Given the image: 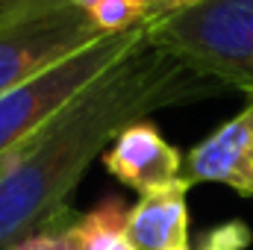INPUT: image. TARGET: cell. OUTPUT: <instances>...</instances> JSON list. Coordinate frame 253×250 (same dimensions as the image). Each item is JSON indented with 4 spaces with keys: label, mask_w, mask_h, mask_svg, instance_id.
<instances>
[{
    "label": "cell",
    "mask_w": 253,
    "mask_h": 250,
    "mask_svg": "<svg viewBox=\"0 0 253 250\" xmlns=\"http://www.w3.org/2000/svg\"><path fill=\"white\" fill-rule=\"evenodd\" d=\"M227 91L144 36L50 115L0 168V250L68 221L71 194L124 126Z\"/></svg>",
    "instance_id": "obj_1"
},
{
    "label": "cell",
    "mask_w": 253,
    "mask_h": 250,
    "mask_svg": "<svg viewBox=\"0 0 253 250\" xmlns=\"http://www.w3.org/2000/svg\"><path fill=\"white\" fill-rule=\"evenodd\" d=\"M144 27L159 50L194 74L253 94V0H200Z\"/></svg>",
    "instance_id": "obj_2"
},
{
    "label": "cell",
    "mask_w": 253,
    "mask_h": 250,
    "mask_svg": "<svg viewBox=\"0 0 253 250\" xmlns=\"http://www.w3.org/2000/svg\"><path fill=\"white\" fill-rule=\"evenodd\" d=\"M106 39L74 0H0V94Z\"/></svg>",
    "instance_id": "obj_3"
},
{
    "label": "cell",
    "mask_w": 253,
    "mask_h": 250,
    "mask_svg": "<svg viewBox=\"0 0 253 250\" xmlns=\"http://www.w3.org/2000/svg\"><path fill=\"white\" fill-rule=\"evenodd\" d=\"M141 36L144 24L126 33L106 36L91 47L74 53L71 59L59 62L56 68L44 71L42 77L0 94V168L50 115H56L74 94H80L106 68H112Z\"/></svg>",
    "instance_id": "obj_4"
},
{
    "label": "cell",
    "mask_w": 253,
    "mask_h": 250,
    "mask_svg": "<svg viewBox=\"0 0 253 250\" xmlns=\"http://www.w3.org/2000/svg\"><path fill=\"white\" fill-rule=\"evenodd\" d=\"M183 159L186 156L159 132L153 121L124 126L100 156L106 174L138 194H150L183 180Z\"/></svg>",
    "instance_id": "obj_5"
},
{
    "label": "cell",
    "mask_w": 253,
    "mask_h": 250,
    "mask_svg": "<svg viewBox=\"0 0 253 250\" xmlns=\"http://www.w3.org/2000/svg\"><path fill=\"white\" fill-rule=\"evenodd\" d=\"M183 177L191 186L221 183L253 197V100L186 153Z\"/></svg>",
    "instance_id": "obj_6"
},
{
    "label": "cell",
    "mask_w": 253,
    "mask_h": 250,
    "mask_svg": "<svg viewBox=\"0 0 253 250\" xmlns=\"http://www.w3.org/2000/svg\"><path fill=\"white\" fill-rule=\"evenodd\" d=\"M189 188L183 177L171 186L141 194L126 212V242L132 250L189 248Z\"/></svg>",
    "instance_id": "obj_7"
},
{
    "label": "cell",
    "mask_w": 253,
    "mask_h": 250,
    "mask_svg": "<svg viewBox=\"0 0 253 250\" xmlns=\"http://www.w3.org/2000/svg\"><path fill=\"white\" fill-rule=\"evenodd\" d=\"M126 212L124 197H103L85 215L68 224V239L74 250H132L126 242Z\"/></svg>",
    "instance_id": "obj_8"
},
{
    "label": "cell",
    "mask_w": 253,
    "mask_h": 250,
    "mask_svg": "<svg viewBox=\"0 0 253 250\" xmlns=\"http://www.w3.org/2000/svg\"><path fill=\"white\" fill-rule=\"evenodd\" d=\"M74 3L85 9L106 36L147 24V0H74Z\"/></svg>",
    "instance_id": "obj_9"
},
{
    "label": "cell",
    "mask_w": 253,
    "mask_h": 250,
    "mask_svg": "<svg viewBox=\"0 0 253 250\" xmlns=\"http://www.w3.org/2000/svg\"><path fill=\"white\" fill-rule=\"evenodd\" d=\"M253 242V233L245 221H227L200 236L197 250H248Z\"/></svg>",
    "instance_id": "obj_10"
},
{
    "label": "cell",
    "mask_w": 253,
    "mask_h": 250,
    "mask_svg": "<svg viewBox=\"0 0 253 250\" xmlns=\"http://www.w3.org/2000/svg\"><path fill=\"white\" fill-rule=\"evenodd\" d=\"M68 224H71V221H65L59 227H50V230H42V233H36V236H30V239L12 245L9 250H74L68 233H65Z\"/></svg>",
    "instance_id": "obj_11"
},
{
    "label": "cell",
    "mask_w": 253,
    "mask_h": 250,
    "mask_svg": "<svg viewBox=\"0 0 253 250\" xmlns=\"http://www.w3.org/2000/svg\"><path fill=\"white\" fill-rule=\"evenodd\" d=\"M191 3H200V0H147V21L168 15V12H177V9H186Z\"/></svg>",
    "instance_id": "obj_12"
},
{
    "label": "cell",
    "mask_w": 253,
    "mask_h": 250,
    "mask_svg": "<svg viewBox=\"0 0 253 250\" xmlns=\"http://www.w3.org/2000/svg\"><path fill=\"white\" fill-rule=\"evenodd\" d=\"M183 250H191V248H183Z\"/></svg>",
    "instance_id": "obj_13"
}]
</instances>
